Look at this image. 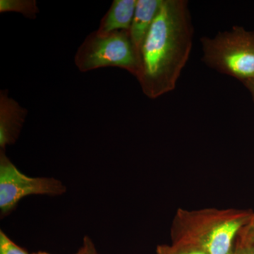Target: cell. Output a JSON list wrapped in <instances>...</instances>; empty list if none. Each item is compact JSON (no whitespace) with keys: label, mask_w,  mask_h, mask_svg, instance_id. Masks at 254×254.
<instances>
[{"label":"cell","mask_w":254,"mask_h":254,"mask_svg":"<svg viewBox=\"0 0 254 254\" xmlns=\"http://www.w3.org/2000/svg\"><path fill=\"white\" fill-rule=\"evenodd\" d=\"M193 33L187 1L163 0L140 49L136 78L150 99L175 89L190 58Z\"/></svg>","instance_id":"obj_1"},{"label":"cell","mask_w":254,"mask_h":254,"mask_svg":"<svg viewBox=\"0 0 254 254\" xmlns=\"http://www.w3.org/2000/svg\"><path fill=\"white\" fill-rule=\"evenodd\" d=\"M180 215L179 243L199 247L208 254H233V242L251 218L231 210L183 212Z\"/></svg>","instance_id":"obj_2"},{"label":"cell","mask_w":254,"mask_h":254,"mask_svg":"<svg viewBox=\"0 0 254 254\" xmlns=\"http://www.w3.org/2000/svg\"><path fill=\"white\" fill-rule=\"evenodd\" d=\"M200 42L202 60L209 67L243 83L254 78V31L236 26Z\"/></svg>","instance_id":"obj_3"},{"label":"cell","mask_w":254,"mask_h":254,"mask_svg":"<svg viewBox=\"0 0 254 254\" xmlns=\"http://www.w3.org/2000/svg\"><path fill=\"white\" fill-rule=\"evenodd\" d=\"M75 64L81 72L103 67L127 70L137 77L139 73L140 53L132 41L129 31L108 33L92 32L78 48Z\"/></svg>","instance_id":"obj_4"},{"label":"cell","mask_w":254,"mask_h":254,"mask_svg":"<svg viewBox=\"0 0 254 254\" xmlns=\"http://www.w3.org/2000/svg\"><path fill=\"white\" fill-rule=\"evenodd\" d=\"M66 191L64 185L55 178L28 177L21 173L0 152V210L1 217L14 210L20 200L32 195L57 196Z\"/></svg>","instance_id":"obj_5"},{"label":"cell","mask_w":254,"mask_h":254,"mask_svg":"<svg viewBox=\"0 0 254 254\" xmlns=\"http://www.w3.org/2000/svg\"><path fill=\"white\" fill-rule=\"evenodd\" d=\"M28 110L10 98L7 90L0 92V148L14 144L21 133Z\"/></svg>","instance_id":"obj_6"},{"label":"cell","mask_w":254,"mask_h":254,"mask_svg":"<svg viewBox=\"0 0 254 254\" xmlns=\"http://www.w3.org/2000/svg\"><path fill=\"white\" fill-rule=\"evenodd\" d=\"M163 2V0H137L129 33L139 53L147 33Z\"/></svg>","instance_id":"obj_7"},{"label":"cell","mask_w":254,"mask_h":254,"mask_svg":"<svg viewBox=\"0 0 254 254\" xmlns=\"http://www.w3.org/2000/svg\"><path fill=\"white\" fill-rule=\"evenodd\" d=\"M137 0H114L108 12L100 23L98 31L108 33L116 31H129L134 16Z\"/></svg>","instance_id":"obj_8"},{"label":"cell","mask_w":254,"mask_h":254,"mask_svg":"<svg viewBox=\"0 0 254 254\" xmlns=\"http://www.w3.org/2000/svg\"><path fill=\"white\" fill-rule=\"evenodd\" d=\"M20 13L25 17L36 19L39 13L36 0H0V12Z\"/></svg>","instance_id":"obj_9"},{"label":"cell","mask_w":254,"mask_h":254,"mask_svg":"<svg viewBox=\"0 0 254 254\" xmlns=\"http://www.w3.org/2000/svg\"><path fill=\"white\" fill-rule=\"evenodd\" d=\"M159 254H208L204 250L188 244L178 243L173 247H159Z\"/></svg>","instance_id":"obj_10"},{"label":"cell","mask_w":254,"mask_h":254,"mask_svg":"<svg viewBox=\"0 0 254 254\" xmlns=\"http://www.w3.org/2000/svg\"><path fill=\"white\" fill-rule=\"evenodd\" d=\"M0 254H28L15 244L2 230H0Z\"/></svg>","instance_id":"obj_11"},{"label":"cell","mask_w":254,"mask_h":254,"mask_svg":"<svg viewBox=\"0 0 254 254\" xmlns=\"http://www.w3.org/2000/svg\"><path fill=\"white\" fill-rule=\"evenodd\" d=\"M76 254H99L95 250V246L93 245L91 239L89 237H85L83 240V246L79 251Z\"/></svg>","instance_id":"obj_12"},{"label":"cell","mask_w":254,"mask_h":254,"mask_svg":"<svg viewBox=\"0 0 254 254\" xmlns=\"http://www.w3.org/2000/svg\"><path fill=\"white\" fill-rule=\"evenodd\" d=\"M247 245H254V223L250 224L247 234Z\"/></svg>","instance_id":"obj_13"},{"label":"cell","mask_w":254,"mask_h":254,"mask_svg":"<svg viewBox=\"0 0 254 254\" xmlns=\"http://www.w3.org/2000/svg\"><path fill=\"white\" fill-rule=\"evenodd\" d=\"M235 254H254V245H247L237 251Z\"/></svg>","instance_id":"obj_14"},{"label":"cell","mask_w":254,"mask_h":254,"mask_svg":"<svg viewBox=\"0 0 254 254\" xmlns=\"http://www.w3.org/2000/svg\"><path fill=\"white\" fill-rule=\"evenodd\" d=\"M244 85L247 87V89L250 92L254 101V78L250 80V81L246 82L245 83H244Z\"/></svg>","instance_id":"obj_15"},{"label":"cell","mask_w":254,"mask_h":254,"mask_svg":"<svg viewBox=\"0 0 254 254\" xmlns=\"http://www.w3.org/2000/svg\"><path fill=\"white\" fill-rule=\"evenodd\" d=\"M253 223H254V215H253V216L252 217V218H251L250 224H253Z\"/></svg>","instance_id":"obj_16"},{"label":"cell","mask_w":254,"mask_h":254,"mask_svg":"<svg viewBox=\"0 0 254 254\" xmlns=\"http://www.w3.org/2000/svg\"><path fill=\"white\" fill-rule=\"evenodd\" d=\"M33 254H49L45 253V252H38V253Z\"/></svg>","instance_id":"obj_17"}]
</instances>
